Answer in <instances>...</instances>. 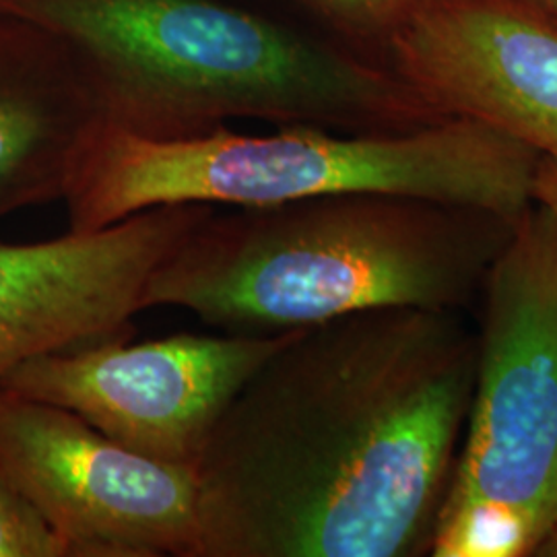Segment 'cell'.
<instances>
[{
	"label": "cell",
	"mask_w": 557,
	"mask_h": 557,
	"mask_svg": "<svg viewBox=\"0 0 557 557\" xmlns=\"http://www.w3.org/2000/svg\"><path fill=\"white\" fill-rule=\"evenodd\" d=\"M460 310L292 331L200 460L199 557L430 554L478 374Z\"/></svg>",
	"instance_id": "cell-1"
},
{
	"label": "cell",
	"mask_w": 557,
	"mask_h": 557,
	"mask_svg": "<svg viewBox=\"0 0 557 557\" xmlns=\"http://www.w3.org/2000/svg\"><path fill=\"white\" fill-rule=\"evenodd\" d=\"M79 66L106 126L186 139L232 120L400 133L444 120L384 62L264 0H0Z\"/></svg>",
	"instance_id": "cell-2"
},
{
	"label": "cell",
	"mask_w": 557,
	"mask_h": 557,
	"mask_svg": "<svg viewBox=\"0 0 557 557\" xmlns=\"http://www.w3.org/2000/svg\"><path fill=\"white\" fill-rule=\"evenodd\" d=\"M518 218L397 195L213 211L156 269L145 310L182 308L238 335L376 308L465 312Z\"/></svg>",
	"instance_id": "cell-3"
},
{
	"label": "cell",
	"mask_w": 557,
	"mask_h": 557,
	"mask_svg": "<svg viewBox=\"0 0 557 557\" xmlns=\"http://www.w3.org/2000/svg\"><path fill=\"white\" fill-rule=\"evenodd\" d=\"M541 160L473 120L400 133L221 126L186 139H143L101 126L64 197L69 232H98L139 211L180 205L271 207L333 195H397L522 215Z\"/></svg>",
	"instance_id": "cell-4"
},
{
	"label": "cell",
	"mask_w": 557,
	"mask_h": 557,
	"mask_svg": "<svg viewBox=\"0 0 557 557\" xmlns=\"http://www.w3.org/2000/svg\"><path fill=\"white\" fill-rule=\"evenodd\" d=\"M479 301L475 388L430 556H533L557 520V215L533 202Z\"/></svg>",
	"instance_id": "cell-5"
},
{
	"label": "cell",
	"mask_w": 557,
	"mask_h": 557,
	"mask_svg": "<svg viewBox=\"0 0 557 557\" xmlns=\"http://www.w3.org/2000/svg\"><path fill=\"white\" fill-rule=\"evenodd\" d=\"M0 478L69 557H199V475L143 457L79 416L0 386Z\"/></svg>",
	"instance_id": "cell-6"
},
{
	"label": "cell",
	"mask_w": 557,
	"mask_h": 557,
	"mask_svg": "<svg viewBox=\"0 0 557 557\" xmlns=\"http://www.w3.org/2000/svg\"><path fill=\"white\" fill-rule=\"evenodd\" d=\"M289 333L116 338L29 359L0 386L62 407L137 455L197 471L234 398Z\"/></svg>",
	"instance_id": "cell-7"
},
{
	"label": "cell",
	"mask_w": 557,
	"mask_h": 557,
	"mask_svg": "<svg viewBox=\"0 0 557 557\" xmlns=\"http://www.w3.org/2000/svg\"><path fill=\"white\" fill-rule=\"evenodd\" d=\"M213 211L160 205L98 232L0 242V380L29 359L133 338L149 278Z\"/></svg>",
	"instance_id": "cell-8"
},
{
	"label": "cell",
	"mask_w": 557,
	"mask_h": 557,
	"mask_svg": "<svg viewBox=\"0 0 557 557\" xmlns=\"http://www.w3.org/2000/svg\"><path fill=\"white\" fill-rule=\"evenodd\" d=\"M382 62L442 119L557 160V20L531 0H418Z\"/></svg>",
	"instance_id": "cell-9"
},
{
	"label": "cell",
	"mask_w": 557,
	"mask_h": 557,
	"mask_svg": "<svg viewBox=\"0 0 557 557\" xmlns=\"http://www.w3.org/2000/svg\"><path fill=\"white\" fill-rule=\"evenodd\" d=\"M101 126L64 46L32 23L0 17V221L64 200Z\"/></svg>",
	"instance_id": "cell-10"
},
{
	"label": "cell",
	"mask_w": 557,
	"mask_h": 557,
	"mask_svg": "<svg viewBox=\"0 0 557 557\" xmlns=\"http://www.w3.org/2000/svg\"><path fill=\"white\" fill-rule=\"evenodd\" d=\"M322 34L380 60L386 41L418 0H264Z\"/></svg>",
	"instance_id": "cell-11"
},
{
	"label": "cell",
	"mask_w": 557,
	"mask_h": 557,
	"mask_svg": "<svg viewBox=\"0 0 557 557\" xmlns=\"http://www.w3.org/2000/svg\"><path fill=\"white\" fill-rule=\"evenodd\" d=\"M0 557H69L40 512L0 478Z\"/></svg>",
	"instance_id": "cell-12"
},
{
	"label": "cell",
	"mask_w": 557,
	"mask_h": 557,
	"mask_svg": "<svg viewBox=\"0 0 557 557\" xmlns=\"http://www.w3.org/2000/svg\"><path fill=\"white\" fill-rule=\"evenodd\" d=\"M533 197L557 215V160L543 158L537 163Z\"/></svg>",
	"instance_id": "cell-13"
},
{
	"label": "cell",
	"mask_w": 557,
	"mask_h": 557,
	"mask_svg": "<svg viewBox=\"0 0 557 557\" xmlns=\"http://www.w3.org/2000/svg\"><path fill=\"white\" fill-rule=\"evenodd\" d=\"M533 556L537 557H557V520L552 524V529L539 541Z\"/></svg>",
	"instance_id": "cell-14"
},
{
	"label": "cell",
	"mask_w": 557,
	"mask_h": 557,
	"mask_svg": "<svg viewBox=\"0 0 557 557\" xmlns=\"http://www.w3.org/2000/svg\"><path fill=\"white\" fill-rule=\"evenodd\" d=\"M531 2L537 4L543 11H547L549 15H554L557 20V0H531Z\"/></svg>",
	"instance_id": "cell-15"
}]
</instances>
